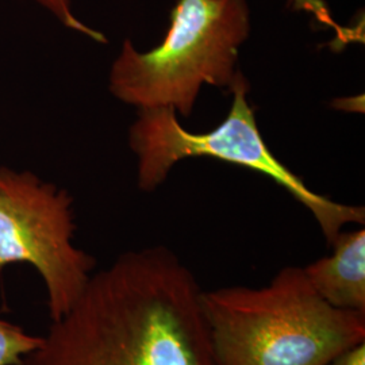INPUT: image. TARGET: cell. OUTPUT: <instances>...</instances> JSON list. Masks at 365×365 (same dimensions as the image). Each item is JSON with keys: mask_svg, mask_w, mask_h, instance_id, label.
<instances>
[{"mask_svg": "<svg viewBox=\"0 0 365 365\" xmlns=\"http://www.w3.org/2000/svg\"><path fill=\"white\" fill-rule=\"evenodd\" d=\"M202 292L170 249L126 252L91 274L24 365H215Z\"/></svg>", "mask_w": 365, "mask_h": 365, "instance_id": "1", "label": "cell"}, {"mask_svg": "<svg viewBox=\"0 0 365 365\" xmlns=\"http://www.w3.org/2000/svg\"><path fill=\"white\" fill-rule=\"evenodd\" d=\"M215 365H330L365 342V314L330 306L303 267H286L264 287L202 292Z\"/></svg>", "mask_w": 365, "mask_h": 365, "instance_id": "2", "label": "cell"}, {"mask_svg": "<svg viewBox=\"0 0 365 365\" xmlns=\"http://www.w3.org/2000/svg\"><path fill=\"white\" fill-rule=\"evenodd\" d=\"M250 27L247 0H178L158 46L141 53L123 42L110 91L138 110L170 107L190 117L205 84L229 90Z\"/></svg>", "mask_w": 365, "mask_h": 365, "instance_id": "3", "label": "cell"}, {"mask_svg": "<svg viewBox=\"0 0 365 365\" xmlns=\"http://www.w3.org/2000/svg\"><path fill=\"white\" fill-rule=\"evenodd\" d=\"M229 90L233 93L229 114L207 133L182 129L170 107L138 110L129 141L138 157V187L143 191L156 190L167 180L173 165L184 158L211 157L259 172L287 190L313 214L329 247L345 225H364V207L339 203L314 192L269 150L257 128L255 108L248 102V80L241 72L235 73Z\"/></svg>", "mask_w": 365, "mask_h": 365, "instance_id": "4", "label": "cell"}, {"mask_svg": "<svg viewBox=\"0 0 365 365\" xmlns=\"http://www.w3.org/2000/svg\"><path fill=\"white\" fill-rule=\"evenodd\" d=\"M72 197L30 172L0 168V272L26 262L42 277L51 319L64 317L90 282L95 259L72 242Z\"/></svg>", "mask_w": 365, "mask_h": 365, "instance_id": "5", "label": "cell"}, {"mask_svg": "<svg viewBox=\"0 0 365 365\" xmlns=\"http://www.w3.org/2000/svg\"><path fill=\"white\" fill-rule=\"evenodd\" d=\"M331 255L303 271L317 294L330 306L365 314V230L341 232L330 244Z\"/></svg>", "mask_w": 365, "mask_h": 365, "instance_id": "6", "label": "cell"}, {"mask_svg": "<svg viewBox=\"0 0 365 365\" xmlns=\"http://www.w3.org/2000/svg\"><path fill=\"white\" fill-rule=\"evenodd\" d=\"M41 344L42 336L30 334L0 317V365H24L27 356Z\"/></svg>", "mask_w": 365, "mask_h": 365, "instance_id": "7", "label": "cell"}, {"mask_svg": "<svg viewBox=\"0 0 365 365\" xmlns=\"http://www.w3.org/2000/svg\"><path fill=\"white\" fill-rule=\"evenodd\" d=\"M36 1L46 10H49L68 29L81 33L93 41L106 42L105 36L102 33L84 25L75 16V14L72 13V9H71V0H36Z\"/></svg>", "mask_w": 365, "mask_h": 365, "instance_id": "8", "label": "cell"}, {"mask_svg": "<svg viewBox=\"0 0 365 365\" xmlns=\"http://www.w3.org/2000/svg\"><path fill=\"white\" fill-rule=\"evenodd\" d=\"M330 365H365V342L339 354Z\"/></svg>", "mask_w": 365, "mask_h": 365, "instance_id": "9", "label": "cell"}]
</instances>
